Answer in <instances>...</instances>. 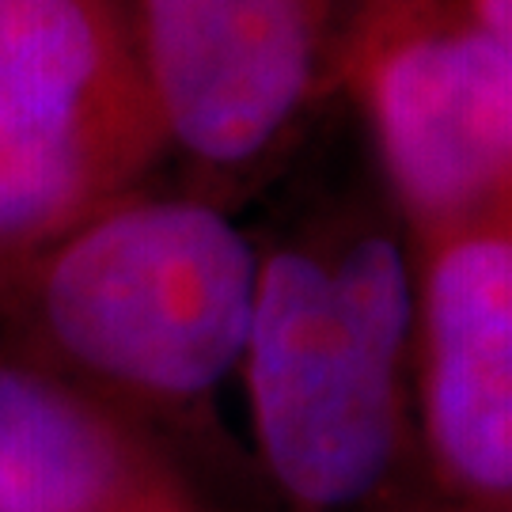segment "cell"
I'll return each instance as SVG.
<instances>
[{"mask_svg":"<svg viewBox=\"0 0 512 512\" xmlns=\"http://www.w3.org/2000/svg\"><path fill=\"white\" fill-rule=\"evenodd\" d=\"M164 156L133 0H0V296Z\"/></svg>","mask_w":512,"mask_h":512,"instance_id":"3957f363","label":"cell"},{"mask_svg":"<svg viewBox=\"0 0 512 512\" xmlns=\"http://www.w3.org/2000/svg\"><path fill=\"white\" fill-rule=\"evenodd\" d=\"M368 118L421 251L512 243V57L478 27L368 38Z\"/></svg>","mask_w":512,"mask_h":512,"instance_id":"277c9868","label":"cell"},{"mask_svg":"<svg viewBox=\"0 0 512 512\" xmlns=\"http://www.w3.org/2000/svg\"><path fill=\"white\" fill-rule=\"evenodd\" d=\"M414 414L429 471L478 512H512V243L421 251Z\"/></svg>","mask_w":512,"mask_h":512,"instance_id":"8992f818","label":"cell"},{"mask_svg":"<svg viewBox=\"0 0 512 512\" xmlns=\"http://www.w3.org/2000/svg\"><path fill=\"white\" fill-rule=\"evenodd\" d=\"M471 27L494 42L505 57H512V0H467Z\"/></svg>","mask_w":512,"mask_h":512,"instance_id":"ba28073f","label":"cell"},{"mask_svg":"<svg viewBox=\"0 0 512 512\" xmlns=\"http://www.w3.org/2000/svg\"><path fill=\"white\" fill-rule=\"evenodd\" d=\"M418 289L384 232L258 255L243 380L258 456L296 512H372L418 456Z\"/></svg>","mask_w":512,"mask_h":512,"instance_id":"7a4b0ae2","label":"cell"},{"mask_svg":"<svg viewBox=\"0 0 512 512\" xmlns=\"http://www.w3.org/2000/svg\"><path fill=\"white\" fill-rule=\"evenodd\" d=\"M167 148L239 175L289 133L315 88L323 0H133Z\"/></svg>","mask_w":512,"mask_h":512,"instance_id":"5b68a950","label":"cell"},{"mask_svg":"<svg viewBox=\"0 0 512 512\" xmlns=\"http://www.w3.org/2000/svg\"><path fill=\"white\" fill-rule=\"evenodd\" d=\"M258 251L209 202L137 190L0 296V346L145 425L186 418L239 368Z\"/></svg>","mask_w":512,"mask_h":512,"instance_id":"6da1fadb","label":"cell"},{"mask_svg":"<svg viewBox=\"0 0 512 512\" xmlns=\"http://www.w3.org/2000/svg\"><path fill=\"white\" fill-rule=\"evenodd\" d=\"M0 512H209L145 425L0 346Z\"/></svg>","mask_w":512,"mask_h":512,"instance_id":"52a82bcc","label":"cell"}]
</instances>
